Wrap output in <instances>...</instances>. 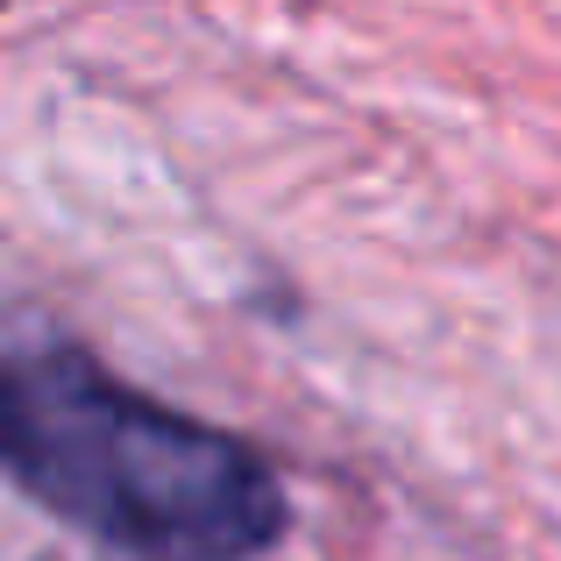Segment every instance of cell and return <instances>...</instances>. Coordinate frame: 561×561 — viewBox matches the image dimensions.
I'll use <instances>...</instances> for the list:
<instances>
[{"label": "cell", "instance_id": "cell-1", "mask_svg": "<svg viewBox=\"0 0 561 561\" xmlns=\"http://www.w3.org/2000/svg\"><path fill=\"white\" fill-rule=\"evenodd\" d=\"M0 469L136 561H249L291 534V497L256 440L150 398L71 342L0 356Z\"/></svg>", "mask_w": 561, "mask_h": 561}, {"label": "cell", "instance_id": "cell-2", "mask_svg": "<svg viewBox=\"0 0 561 561\" xmlns=\"http://www.w3.org/2000/svg\"><path fill=\"white\" fill-rule=\"evenodd\" d=\"M0 8H8V0H0Z\"/></svg>", "mask_w": 561, "mask_h": 561}]
</instances>
